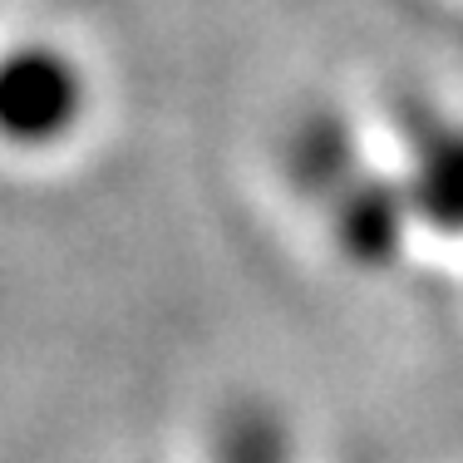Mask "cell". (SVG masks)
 I'll list each match as a JSON object with an SVG mask.
<instances>
[{
  "label": "cell",
  "mask_w": 463,
  "mask_h": 463,
  "mask_svg": "<svg viewBox=\"0 0 463 463\" xmlns=\"http://www.w3.org/2000/svg\"><path fill=\"white\" fill-rule=\"evenodd\" d=\"M70 118V74L50 54H15L0 64V134L50 138Z\"/></svg>",
  "instance_id": "obj_1"
}]
</instances>
